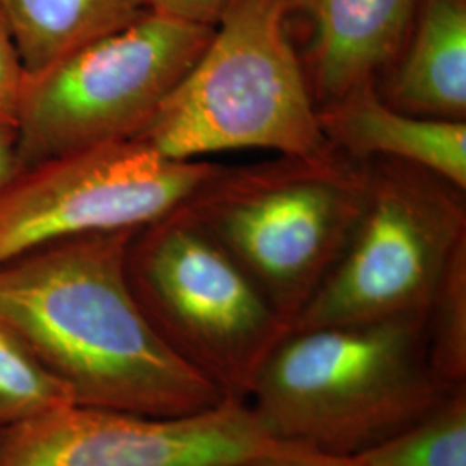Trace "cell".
I'll list each match as a JSON object with an SVG mask.
<instances>
[{
	"mask_svg": "<svg viewBox=\"0 0 466 466\" xmlns=\"http://www.w3.org/2000/svg\"><path fill=\"white\" fill-rule=\"evenodd\" d=\"M377 92L408 115L466 121V0H420Z\"/></svg>",
	"mask_w": 466,
	"mask_h": 466,
	"instance_id": "12",
	"label": "cell"
},
{
	"mask_svg": "<svg viewBox=\"0 0 466 466\" xmlns=\"http://www.w3.org/2000/svg\"><path fill=\"white\" fill-rule=\"evenodd\" d=\"M19 167L16 128L0 123V190L13 180Z\"/></svg>",
	"mask_w": 466,
	"mask_h": 466,
	"instance_id": "20",
	"label": "cell"
},
{
	"mask_svg": "<svg viewBox=\"0 0 466 466\" xmlns=\"http://www.w3.org/2000/svg\"><path fill=\"white\" fill-rule=\"evenodd\" d=\"M290 5L235 0L134 140L177 161L242 149L296 159L335 156L290 35Z\"/></svg>",
	"mask_w": 466,
	"mask_h": 466,
	"instance_id": "3",
	"label": "cell"
},
{
	"mask_svg": "<svg viewBox=\"0 0 466 466\" xmlns=\"http://www.w3.org/2000/svg\"><path fill=\"white\" fill-rule=\"evenodd\" d=\"M427 354L439 380L466 383V242L451 258L425 321Z\"/></svg>",
	"mask_w": 466,
	"mask_h": 466,
	"instance_id": "16",
	"label": "cell"
},
{
	"mask_svg": "<svg viewBox=\"0 0 466 466\" xmlns=\"http://www.w3.org/2000/svg\"><path fill=\"white\" fill-rule=\"evenodd\" d=\"M25 80L26 67L19 57L4 19L0 17V123L16 128Z\"/></svg>",
	"mask_w": 466,
	"mask_h": 466,
	"instance_id": "17",
	"label": "cell"
},
{
	"mask_svg": "<svg viewBox=\"0 0 466 466\" xmlns=\"http://www.w3.org/2000/svg\"><path fill=\"white\" fill-rule=\"evenodd\" d=\"M227 169L169 159L138 140L21 167L0 190V263L65 238L138 230L194 204Z\"/></svg>",
	"mask_w": 466,
	"mask_h": 466,
	"instance_id": "8",
	"label": "cell"
},
{
	"mask_svg": "<svg viewBox=\"0 0 466 466\" xmlns=\"http://www.w3.org/2000/svg\"><path fill=\"white\" fill-rule=\"evenodd\" d=\"M308 21L302 66L317 107L379 84L410 34L420 0H290Z\"/></svg>",
	"mask_w": 466,
	"mask_h": 466,
	"instance_id": "10",
	"label": "cell"
},
{
	"mask_svg": "<svg viewBox=\"0 0 466 466\" xmlns=\"http://www.w3.org/2000/svg\"><path fill=\"white\" fill-rule=\"evenodd\" d=\"M367 165L337 152L228 167L187 211L294 325L350 242Z\"/></svg>",
	"mask_w": 466,
	"mask_h": 466,
	"instance_id": "4",
	"label": "cell"
},
{
	"mask_svg": "<svg viewBox=\"0 0 466 466\" xmlns=\"http://www.w3.org/2000/svg\"><path fill=\"white\" fill-rule=\"evenodd\" d=\"M271 439L248 402L182 417L71 404L0 431V466H237Z\"/></svg>",
	"mask_w": 466,
	"mask_h": 466,
	"instance_id": "9",
	"label": "cell"
},
{
	"mask_svg": "<svg viewBox=\"0 0 466 466\" xmlns=\"http://www.w3.org/2000/svg\"><path fill=\"white\" fill-rule=\"evenodd\" d=\"M127 277L167 348L225 400L246 402L290 325L187 208L132 235Z\"/></svg>",
	"mask_w": 466,
	"mask_h": 466,
	"instance_id": "5",
	"label": "cell"
},
{
	"mask_svg": "<svg viewBox=\"0 0 466 466\" xmlns=\"http://www.w3.org/2000/svg\"><path fill=\"white\" fill-rule=\"evenodd\" d=\"M237 466H365L354 456H340L323 451L271 441L267 448Z\"/></svg>",
	"mask_w": 466,
	"mask_h": 466,
	"instance_id": "18",
	"label": "cell"
},
{
	"mask_svg": "<svg viewBox=\"0 0 466 466\" xmlns=\"http://www.w3.org/2000/svg\"><path fill=\"white\" fill-rule=\"evenodd\" d=\"M213 32L147 9L115 34L26 73L16 121L21 167L134 140Z\"/></svg>",
	"mask_w": 466,
	"mask_h": 466,
	"instance_id": "7",
	"label": "cell"
},
{
	"mask_svg": "<svg viewBox=\"0 0 466 466\" xmlns=\"http://www.w3.org/2000/svg\"><path fill=\"white\" fill-rule=\"evenodd\" d=\"M365 466H466V383L411 425L354 456Z\"/></svg>",
	"mask_w": 466,
	"mask_h": 466,
	"instance_id": "14",
	"label": "cell"
},
{
	"mask_svg": "<svg viewBox=\"0 0 466 466\" xmlns=\"http://www.w3.org/2000/svg\"><path fill=\"white\" fill-rule=\"evenodd\" d=\"M350 242L290 330L425 317L466 242L465 192L427 169L370 159Z\"/></svg>",
	"mask_w": 466,
	"mask_h": 466,
	"instance_id": "6",
	"label": "cell"
},
{
	"mask_svg": "<svg viewBox=\"0 0 466 466\" xmlns=\"http://www.w3.org/2000/svg\"><path fill=\"white\" fill-rule=\"evenodd\" d=\"M235 0H147L152 13L190 25L217 28Z\"/></svg>",
	"mask_w": 466,
	"mask_h": 466,
	"instance_id": "19",
	"label": "cell"
},
{
	"mask_svg": "<svg viewBox=\"0 0 466 466\" xmlns=\"http://www.w3.org/2000/svg\"><path fill=\"white\" fill-rule=\"evenodd\" d=\"M425 321L427 315L290 330L259 368L246 402L271 441L356 456L450 392L431 367Z\"/></svg>",
	"mask_w": 466,
	"mask_h": 466,
	"instance_id": "2",
	"label": "cell"
},
{
	"mask_svg": "<svg viewBox=\"0 0 466 466\" xmlns=\"http://www.w3.org/2000/svg\"><path fill=\"white\" fill-rule=\"evenodd\" d=\"M318 121L330 146L350 159L408 163L466 190V121L408 115L375 85L318 107Z\"/></svg>",
	"mask_w": 466,
	"mask_h": 466,
	"instance_id": "11",
	"label": "cell"
},
{
	"mask_svg": "<svg viewBox=\"0 0 466 466\" xmlns=\"http://www.w3.org/2000/svg\"><path fill=\"white\" fill-rule=\"evenodd\" d=\"M137 230L50 242L0 263V327L75 404L182 417L225 400L152 329L127 277Z\"/></svg>",
	"mask_w": 466,
	"mask_h": 466,
	"instance_id": "1",
	"label": "cell"
},
{
	"mask_svg": "<svg viewBox=\"0 0 466 466\" xmlns=\"http://www.w3.org/2000/svg\"><path fill=\"white\" fill-rule=\"evenodd\" d=\"M75 404L71 392L17 337L0 327V431Z\"/></svg>",
	"mask_w": 466,
	"mask_h": 466,
	"instance_id": "15",
	"label": "cell"
},
{
	"mask_svg": "<svg viewBox=\"0 0 466 466\" xmlns=\"http://www.w3.org/2000/svg\"><path fill=\"white\" fill-rule=\"evenodd\" d=\"M147 0H0V17L26 73L134 23Z\"/></svg>",
	"mask_w": 466,
	"mask_h": 466,
	"instance_id": "13",
	"label": "cell"
}]
</instances>
